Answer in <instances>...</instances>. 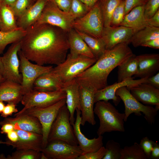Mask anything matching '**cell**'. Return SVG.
I'll use <instances>...</instances> for the list:
<instances>
[{
    "label": "cell",
    "instance_id": "6da1fadb",
    "mask_svg": "<svg viewBox=\"0 0 159 159\" xmlns=\"http://www.w3.org/2000/svg\"><path fill=\"white\" fill-rule=\"evenodd\" d=\"M26 30L21 50L29 60L40 65H57L65 60L69 49L67 32L49 24L37 23Z\"/></svg>",
    "mask_w": 159,
    "mask_h": 159
},
{
    "label": "cell",
    "instance_id": "7a4b0ae2",
    "mask_svg": "<svg viewBox=\"0 0 159 159\" xmlns=\"http://www.w3.org/2000/svg\"><path fill=\"white\" fill-rule=\"evenodd\" d=\"M128 44L123 43L105 50L94 64L75 78L79 85L95 92L107 86V78L111 72L133 55Z\"/></svg>",
    "mask_w": 159,
    "mask_h": 159
},
{
    "label": "cell",
    "instance_id": "3957f363",
    "mask_svg": "<svg viewBox=\"0 0 159 159\" xmlns=\"http://www.w3.org/2000/svg\"><path fill=\"white\" fill-rule=\"evenodd\" d=\"M95 103L94 112L100 120L97 131L98 136L113 131L125 132L124 113H120L108 101L101 100Z\"/></svg>",
    "mask_w": 159,
    "mask_h": 159
},
{
    "label": "cell",
    "instance_id": "277c9868",
    "mask_svg": "<svg viewBox=\"0 0 159 159\" xmlns=\"http://www.w3.org/2000/svg\"><path fill=\"white\" fill-rule=\"evenodd\" d=\"M97 60L95 58L69 53L63 62L53 67L49 73L63 84L75 79Z\"/></svg>",
    "mask_w": 159,
    "mask_h": 159
},
{
    "label": "cell",
    "instance_id": "5b68a950",
    "mask_svg": "<svg viewBox=\"0 0 159 159\" xmlns=\"http://www.w3.org/2000/svg\"><path fill=\"white\" fill-rule=\"evenodd\" d=\"M115 94L119 96L124 104L125 110L124 121L126 122L131 114L138 116L144 115V117L149 124L152 125L155 122V118L159 108L151 105L143 104L137 100L131 94L126 86L121 87L116 91Z\"/></svg>",
    "mask_w": 159,
    "mask_h": 159
},
{
    "label": "cell",
    "instance_id": "8992f818",
    "mask_svg": "<svg viewBox=\"0 0 159 159\" xmlns=\"http://www.w3.org/2000/svg\"><path fill=\"white\" fill-rule=\"evenodd\" d=\"M55 140H62L74 145H78L70 123L69 112L66 104L60 109L48 135V142Z\"/></svg>",
    "mask_w": 159,
    "mask_h": 159
},
{
    "label": "cell",
    "instance_id": "52a82bcc",
    "mask_svg": "<svg viewBox=\"0 0 159 159\" xmlns=\"http://www.w3.org/2000/svg\"><path fill=\"white\" fill-rule=\"evenodd\" d=\"M72 28L97 38H101L104 26L99 1L82 17L75 20Z\"/></svg>",
    "mask_w": 159,
    "mask_h": 159
},
{
    "label": "cell",
    "instance_id": "ba28073f",
    "mask_svg": "<svg viewBox=\"0 0 159 159\" xmlns=\"http://www.w3.org/2000/svg\"><path fill=\"white\" fill-rule=\"evenodd\" d=\"M76 18L69 12L60 9L52 0H47L41 16L35 23L47 24L68 32Z\"/></svg>",
    "mask_w": 159,
    "mask_h": 159
},
{
    "label": "cell",
    "instance_id": "9c48e42d",
    "mask_svg": "<svg viewBox=\"0 0 159 159\" xmlns=\"http://www.w3.org/2000/svg\"><path fill=\"white\" fill-rule=\"evenodd\" d=\"M66 102L65 98L47 107H33L27 109L19 115L32 116L39 120L42 128L43 149L46 147L47 144L48 137L52 125L60 109L66 104Z\"/></svg>",
    "mask_w": 159,
    "mask_h": 159
},
{
    "label": "cell",
    "instance_id": "30bf717a",
    "mask_svg": "<svg viewBox=\"0 0 159 159\" xmlns=\"http://www.w3.org/2000/svg\"><path fill=\"white\" fill-rule=\"evenodd\" d=\"M66 94L62 89L52 91H42L33 89L24 95L21 101L24 107L16 112L14 116H18L26 110L33 107H43L54 104L66 98Z\"/></svg>",
    "mask_w": 159,
    "mask_h": 159
},
{
    "label": "cell",
    "instance_id": "8fae6325",
    "mask_svg": "<svg viewBox=\"0 0 159 159\" xmlns=\"http://www.w3.org/2000/svg\"><path fill=\"white\" fill-rule=\"evenodd\" d=\"M20 60L19 72L22 77L21 84L23 95L33 89L34 82L41 75L49 72L51 65H40L32 63L23 54L21 50L18 52Z\"/></svg>",
    "mask_w": 159,
    "mask_h": 159
},
{
    "label": "cell",
    "instance_id": "7c38bea8",
    "mask_svg": "<svg viewBox=\"0 0 159 159\" xmlns=\"http://www.w3.org/2000/svg\"><path fill=\"white\" fill-rule=\"evenodd\" d=\"M21 40L11 44L1 57L3 65V76L5 80L21 84V75L19 72L20 60L18 52L21 49Z\"/></svg>",
    "mask_w": 159,
    "mask_h": 159
},
{
    "label": "cell",
    "instance_id": "4fadbf2b",
    "mask_svg": "<svg viewBox=\"0 0 159 159\" xmlns=\"http://www.w3.org/2000/svg\"><path fill=\"white\" fill-rule=\"evenodd\" d=\"M43 152L48 159H77L82 152L78 145L55 140L48 142Z\"/></svg>",
    "mask_w": 159,
    "mask_h": 159
},
{
    "label": "cell",
    "instance_id": "5bb4252c",
    "mask_svg": "<svg viewBox=\"0 0 159 159\" xmlns=\"http://www.w3.org/2000/svg\"><path fill=\"white\" fill-rule=\"evenodd\" d=\"M135 33L133 29L121 25L104 27L101 39L106 50L109 49L120 43L129 44L131 38Z\"/></svg>",
    "mask_w": 159,
    "mask_h": 159
},
{
    "label": "cell",
    "instance_id": "9a60e30c",
    "mask_svg": "<svg viewBox=\"0 0 159 159\" xmlns=\"http://www.w3.org/2000/svg\"><path fill=\"white\" fill-rule=\"evenodd\" d=\"M76 117L72 125L74 133L78 145L82 152V154L96 151L103 146V137L98 136L97 138L92 139L87 138L81 130V112L77 109L76 110Z\"/></svg>",
    "mask_w": 159,
    "mask_h": 159
},
{
    "label": "cell",
    "instance_id": "2e32d148",
    "mask_svg": "<svg viewBox=\"0 0 159 159\" xmlns=\"http://www.w3.org/2000/svg\"><path fill=\"white\" fill-rule=\"evenodd\" d=\"M147 78L135 80L132 77L121 82H115L111 85H108L95 92V103L99 101H108L111 100L115 105L117 106L121 100L120 98L115 94L118 88L124 86L129 87L142 83H146Z\"/></svg>",
    "mask_w": 159,
    "mask_h": 159
},
{
    "label": "cell",
    "instance_id": "e0dca14e",
    "mask_svg": "<svg viewBox=\"0 0 159 159\" xmlns=\"http://www.w3.org/2000/svg\"><path fill=\"white\" fill-rule=\"evenodd\" d=\"M95 92L89 88L79 85L80 103L81 112V125L84 126L88 122L95 125L94 112Z\"/></svg>",
    "mask_w": 159,
    "mask_h": 159
},
{
    "label": "cell",
    "instance_id": "ac0fdd59",
    "mask_svg": "<svg viewBox=\"0 0 159 159\" xmlns=\"http://www.w3.org/2000/svg\"><path fill=\"white\" fill-rule=\"evenodd\" d=\"M18 136V140L12 142L6 141V144L16 150L32 149L41 152L43 149L42 134L21 130H14Z\"/></svg>",
    "mask_w": 159,
    "mask_h": 159
},
{
    "label": "cell",
    "instance_id": "d6986e66",
    "mask_svg": "<svg viewBox=\"0 0 159 159\" xmlns=\"http://www.w3.org/2000/svg\"><path fill=\"white\" fill-rule=\"evenodd\" d=\"M127 87L132 95L142 103L159 108V89L145 83Z\"/></svg>",
    "mask_w": 159,
    "mask_h": 159
},
{
    "label": "cell",
    "instance_id": "ffe728a7",
    "mask_svg": "<svg viewBox=\"0 0 159 159\" xmlns=\"http://www.w3.org/2000/svg\"><path fill=\"white\" fill-rule=\"evenodd\" d=\"M138 70L134 75L140 78H148L156 73L159 70V54H145L137 56Z\"/></svg>",
    "mask_w": 159,
    "mask_h": 159
},
{
    "label": "cell",
    "instance_id": "44dd1931",
    "mask_svg": "<svg viewBox=\"0 0 159 159\" xmlns=\"http://www.w3.org/2000/svg\"><path fill=\"white\" fill-rule=\"evenodd\" d=\"M5 123L12 124L14 130L31 132L42 135V125L38 119L32 116L21 114L15 117L6 118L0 122V125Z\"/></svg>",
    "mask_w": 159,
    "mask_h": 159
},
{
    "label": "cell",
    "instance_id": "7402d4cb",
    "mask_svg": "<svg viewBox=\"0 0 159 159\" xmlns=\"http://www.w3.org/2000/svg\"><path fill=\"white\" fill-rule=\"evenodd\" d=\"M62 89L66 93V104L69 112L70 123L72 126L75 120V111L76 109L80 110L79 85L75 79L64 84Z\"/></svg>",
    "mask_w": 159,
    "mask_h": 159
},
{
    "label": "cell",
    "instance_id": "603a6c76",
    "mask_svg": "<svg viewBox=\"0 0 159 159\" xmlns=\"http://www.w3.org/2000/svg\"><path fill=\"white\" fill-rule=\"evenodd\" d=\"M47 0H37L16 19L18 28L26 30L40 18Z\"/></svg>",
    "mask_w": 159,
    "mask_h": 159
},
{
    "label": "cell",
    "instance_id": "cb8c5ba5",
    "mask_svg": "<svg viewBox=\"0 0 159 159\" xmlns=\"http://www.w3.org/2000/svg\"><path fill=\"white\" fill-rule=\"evenodd\" d=\"M144 6H138L132 9L124 16L120 25L132 28L135 33L148 26L144 16Z\"/></svg>",
    "mask_w": 159,
    "mask_h": 159
},
{
    "label": "cell",
    "instance_id": "d4e9b609",
    "mask_svg": "<svg viewBox=\"0 0 159 159\" xmlns=\"http://www.w3.org/2000/svg\"><path fill=\"white\" fill-rule=\"evenodd\" d=\"M23 96L20 84L5 80L0 84V100L16 104Z\"/></svg>",
    "mask_w": 159,
    "mask_h": 159
},
{
    "label": "cell",
    "instance_id": "484cf974",
    "mask_svg": "<svg viewBox=\"0 0 159 159\" xmlns=\"http://www.w3.org/2000/svg\"><path fill=\"white\" fill-rule=\"evenodd\" d=\"M67 34L70 54L95 58L85 42L74 29H71Z\"/></svg>",
    "mask_w": 159,
    "mask_h": 159
},
{
    "label": "cell",
    "instance_id": "4316f807",
    "mask_svg": "<svg viewBox=\"0 0 159 159\" xmlns=\"http://www.w3.org/2000/svg\"><path fill=\"white\" fill-rule=\"evenodd\" d=\"M63 84L49 72L38 77L34 83L33 89L42 91L52 92L62 90Z\"/></svg>",
    "mask_w": 159,
    "mask_h": 159
},
{
    "label": "cell",
    "instance_id": "83f0119b",
    "mask_svg": "<svg viewBox=\"0 0 159 159\" xmlns=\"http://www.w3.org/2000/svg\"><path fill=\"white\" fill-rule=\"evenodd\" d=\"M16 19L11 6L1 3L0 5V31L11 32L18 29Z\"/></svg>",
    "mask_w": 159,
    "mask_h": 159
},
{
    "label": "cell",
    "instance_id": "f1b7e54d",
    "mask_svg": "<svg viewBox=\"0 0 159 159\" xmlns=\"http://www.w3.org/2000/svg\"><path fill=\"white\" fill-rule=\"evenodd\" d=\"M157 38H159V27L147 26L135 33L129 43L137 47L148 41Z\"/></svg>",
    "mask_w": 159,
    "mask_h": 159
},
{
    "label": "cell",
    "instance_id": "f546056e",
    "mask_svg": "<svg viewBox=\"0 0 159 159\" xmlns=\"http://www.w3.org/2000/svg\"><path fill=\"white\" fill-rule=\"evenodd\" d=\"M138 60L134 54L126 61L118 66L117 82L131 78L137 73Z\"/></svg>",
    "mask_w": 159,
    "mask_h": 159
},
{
    "label": "cell",
    "instance_id": "4dcf8cb0",
    "mask_svg": "<svg viewBox=\"0 0 159 159\" xmlns=\"http://www.w3.org/2000/svg\"><path fill=\"white\" fill-rule=\"evenodd\" d=\"M85 42L97 60L106 50L105 44L101 38H97L75 29Z\"/></svg>",
    "mask_w": 159,
    "mask_h": 159
},
{
    "label": "cell",
    "instance_id": "1f68e13d",
    "mask_svg": "<svg viewBox=\"0 0 159 159\" xmlns=\"http://www.w3.org/2000/svg\"><path fill=\"white\" fill-rule=\"evenodd\" d=\"M26 33V31L21 28L9 32L0 31V54L8 45L21 40Z\"/></svg>",
    "mask_w": 159,
    "mask_h": 159
},
{
    "label": "cell",
    "instance_id": "d6a6232c",
    "mask_svg": "<svg viewBox=\"0 0 159 159\" xmlns=\"http://www.w3.org/2000/svg\"><path fill=\"white\" fill-rule=\"evenodd\" d=\"M122 0H100L99 1L104 27L111 26L113 12Z\"/></svg>",
    "mask_w": 159,
    "mask_h": 159
},
{
    "label": "cell",
    "instance_id": "836d02e7",
    "mask_svg": "<svg viewBox=\"0 0 159 159\" xmlns=\"http://www.w3.org/2000/svg\"><path fill=\"white\" fill-rule=\"evenodd\" d=\"M120 159H147V158L139 144L137 142L122 148Z\"/></svg>",
    "mask_w": 159,
    "mask_h": 159
},
{
    "label": "cell",
    "instance_id": "e575fe53",
    "mask_svg": "<svg viewBox=\"0 0 159 159\" xmlns=\"http://www.w3.org/2000/svg\"><path fill=\"white\" fill-rule=\"evenodd\" d=\"M105 147L106 151L102 159H120L122 148L119 143L113 140H110Z\"/></svg>",
    "mask_w": 159,
    "mask_h": 159
},
{
    "label": "cell",
    "instance_id": "d590c367",
    "mask_svg": "<svg viewBox=\"0 0 159 159\" xmlns=\"http://www.w3.org/2000/svg\"><path fill=\"white\" fill-rule=\"evenodd\" d=\"M41 152L32 149L16 150L6 159H39L40 158Z\"/></svg>",
    "mask_w": 159,
    "mask_h": 159
},
{
    "label": "cell",
    "instance_id": "8d00e7d4",
    "mask_svg": "<svg viewBox=\"0 0 159 159\" xmlns=\"http://www.w3.org/2000/svg\"><path fill=\"white\" fill-rule=\"evenodd\" d=\"M90 9L80 0H72L69 12L76 19L84 16Z\"/></svg>",
    "mask_w": 159,
    "mask_h": 159
},
{
    "label": "cell",
    "instance_id": "74e56055",
    "mask_svg": "<svg viewBox=\"0 0 159 159\" xmlns=\"http://www.w3.org/2000/svg\"><path fill=\"white\" fill-rule=\"evenodd\" d=\"M35 2L33 0H16L10 6L17 19L27 8Z\"/></svg>",
    "mask_w": 159,
    "mask_h": 159
},
{
    "label": "cell",
    "instance_id": "f35d334b",
    "mask_svg": "<svg viewBox=\"0 0 159 159\" xmlns=\"http://www.w3.org/2000/svg\"><path fill=\"white\" fill-rule=\"evenodd\" d=\"M124 1L122 0L114 10L112 16L111 26H120L125 15Z\"/></svg>",
    "mask_w": 159,
    "mask_h": 159
},
{
    "label": "cell",
    "instance_id": "ab89813d",
    "mask_svg": "<svg viewBox=\"0 0 159 159\" xmlns=\"http://www.w3.org/2000/svg\"><path fill=\"white\" fill-rule=\"evenodd\" d=\"M159 0H147L144 6V16L147 20L159 10Z\"/></svg>",
    "mask_w": 159,
    "mask_h": 159
},
{
    "label": "cell",
    "instance_id": "60d3db41",
    "mask_svg": "<svg viewBox=\"0 0 159 159\" xmlns=\"http://www.w3.org/2000/svg\"><path fill=\"white\" fill-rule=\"evenodd\" d=\"M106 151L105 147L102 146L96 151L82 154L77 159H102Z\"/></svg>",
    "mask_w": 159,
    "mask_h": 159
},
{
    "label": "cell",
    "instance_id": "b9f144b4",
    "mask_svg": "<svg viewBox=\"0 0 159 159\" xmlns=\"http://www.w3.org/2000/svg\"><path fill=\"white\" fill-rule=\"evenodd\" d=\"M154 142L147 137H143L140 140L139 145L142 148L147 159H149L150 156Z\"/></svg>",
    "mask_w": 159,
    "mask_h": 159
},
{
    "label": "cell",
    "instance_id": "7bdbcfd3",
    "mask_svg": "<svg viewBox=\"0 0 159 159\" xmlns=\"http://www.w3.org/2000/svg\"><path fill=\"white\" fill-rule=\"evenodd\" d=\"M147 1V0H125V16L134 8L145 5Z\"/></svg>",
    "mask_w": 159,
    "mask_h": 159
},
{
    "label": "cell",
    "instance_id": "ee69618b",
    "mask_svg": "<svg viewBox=\"0 0 159 159\" xmlns=\"http://www.w3.org/2000/svg\"><path fill=\"white\" fill-rule=\"evenodd\" d=\"M16 104L12 102H9L5 105L4 110L1 113V116L5 118L11 115L14 113H16L18 112V110L16 107Z\"/></svg>",
    "mask_w": 159,
    "mask_h": 159
},
{
    "label": "cell",
    "instance_id": "f6af8a7d",
    "mask_svg": "<svg viewBox=\"0 0 159 159\" xmlns=\"http://www.w3.org/2000/svg\"><path fill=\"white\" fill-rule=\"evenodd\" d=\"M57 6L62 10L69 12L72 0H52Z\"/></svg>",
    "mask_w": 159,
    "mask_h": 159
},
{
    "label": "cell",
    "instance_id": "bcb514c9",
    "mask_svg": "<svg viewBox=\"0 0 159 159\" xmlns=\"http://www.w3.org/2000/svg\"><path fill=\"white\" fill-rule=\"evenodd\" d=\"M145 83L148 84L153 87L159 89V73L147 78Z\"/></svg>",
    "mask_w": 159,
    "mask_h": 159
},
{
    "label": "cell",
    "instance_id": "7dc6e473",
    "mask_svg": "<svg viewBox=\"0 0 159 159\" xmlns=\"http://www.w3.org/2000/svg\"><path fill=\"white\" fill-rule=\"evenodd\" d=\"M149 26L159 27V10L150 18L147 19Z\"/></svg>",
    "mask_w": 159,
    "mask_h": 159
},
{
    "label": "cell",
    "instance_id": "c3c4849f",
    "mask_svg": "<svg viewBox=\"0 0 159 159\" xmlns=\"http://www.w3.org/2000/svg\"><path fill=\"white\" fill-rule=\"evenodd\" d=\"M141 46L149 47L155 49H159V38L154 39L148 41L142 44Z\"/></svg>",
    "mask_w": 159,
    "mask_h": 159
},
{
    "label": "cell",
    "instance_id": "681fc988",
    "mask_svg": "<svg viewBox=\"0 0 159 159\" xmlns=\"http://www.w3.org/2000/svg\"><path fill=\"white\" fill-rule=\"evenodd\" d=\"M159 158V144L157 142H154L153 149L149 159Z\"/></svg>",
    "mask_w": 159,
    "mask_h": 159
},
{
    "label": "cell",
    "instance_id": "f907efd6",
    "mask_svg": "<svg viewBox=\"0 0 159 159\" xmlns=\"http://www.w3.org/2000/svg\"><path fill=\"white\" fill-rule=\"evenodd\" d=\"M1 125L2 127L0 132L2 134H7L14 130L13 125L11 123H5Z\"/></svg>",
    "mask_w": 159,
    "mask_h": 159
},
{
    "label": "cell",
    "instance_id": "816d5d0a",
    "mask_svg": "<svg viewBox=\"0 0 159 159\" xmlns=\"http://www.w3.org/2000/svg\"><path fill=\"white\" fill-rule=\"evenodd\" d=\"M8 140L12 142H16L18 139V136L16 132L14 130L6 134Z\"/></svg>",
    "mask_w": 159,
    "mask_h": 159
},
{
    "label": "cell",
    "instance_id": "f5cc1de1",
    "mask_svg": "<svg viewBox=\"0 0 159 159\" xmlns=\"http://www.w3.org/2000/svg\"><path fill=\"white\" fill-rule=\"evenodd\" d=\"M90 9L97 2L100 0H80Z\"/></svg>",
    "mask_w": 159,
    "mask_h": 159
},
{
    "label": "cell",
    "instance_id": "db71d44e",
    "mask_svg": "<svg viewBox=\"0 0 159 159\" xmlns=\"http://www.w3.org/2000/svg\"><path fill=\"white\" fill-rule=\"evenodd\" d=\"M1 3L11 6L16 0H0Z\"/></svg>",
    "mask_w": 159,
    "mask_h": 159
},
{
    "label": "cell",
    "instance_id": "11a10c76",
    "mask_svg": "<svg viewBox=\"0 0 159 159\" xmlns=\"http://www.w3.org/2000/svg\"><path fill=\"white\" fill-rule=\"evenodd\" d=\"M3 73L4 69L3 65L1 60V57H0V74L3 76Z\"/></svg>",
    "mask_w": 159,
    "mask_h": 159
},
{
    "label": "cell",
    "instance_id": "9f6ffc18",
    "mask_svg": "<svg viewBox=\"0 0 159 159\" xmlns=\"http://www.w3.org/2000/svg\"><path fill=\"white\" fill-rule=\"evenodd\" d=\"M5 106L3 102L0 100V113H1L2 112Z\"/></svg>",
    "mask_w": 159,
    "mask_h": 159
},
{
    "label": "cell",
    "instance_id": "6f0895ef",
    "mask_svg": "<svg viewBox=\"0 0 159 159\" xmlns=\"http://www.w3.org/2000/svg\"><path fill=\"white\" fill-rule=\"evenodd\" d=\"M41 159H48L45 154L42 152H41L40 158Z\"/></svg>",
    "mask_w": 159,
    "mask_h": 159
},
{
    "label": "cell",
    "instance_id": "680465c9",
    "mask_svg": "<svg viewBox=\"0 0 159 159\" xmlns=\"http://www.w3.org/2000/svg\"><path fill=\"white\" fill-rule=\"evenodd\" d=\"M5 80L2 75L0 74V84Z\"/></svg>",
    "mask_w": 159,
    "mask_h": 159
},
{
    "label": "cell",
    "instance_id": "91938a15",
    "mask_svg": "<svg viewBox=\"0 0 159 159\" xmlns=\"http://www.w3.org/2000/svg\"><path fill=\"white\" fill-rule=\"evenodd\" d=\"M6 144V141H3L1 140H0V144Z\"/></svg>",
    "mask_w": 159,
    "mask_h": 159
},
{
    "label": "cell",
    "instance_id": "94428289",
    "mask_svg": "<svg viewBox=\"0 0 159 159\" xmlns=\"http://www.w3.org/2000/svg\"><path fill=\"white\" fill-rule=\"evenodd\" d=\"M34 2H35L37 0H33Z\"/></svg>",
    "mask_w": 159,
    "mask_h": 159
},
{
    "label": "cell",
    "instance_id": "6125c7cd",
    "mask_svg": "<svg viewBox=\"0 0 159 159\" xmlns=\"http://www.w3.org/2000/svg\"><path fill=\"white\" fill-rule=\"evenodd\" d=\"M1 0H0V5H1Z\"/></svg>",
    "mask_w": 159,
    "mask_h": 159
},
{
    "label": "cell",
    "instance_id": "be15d7a7",
    "mask_svg": "<svg viewBox=\"0 0 159 159\" xmlns=\"http://www.w3.org/2000/svg\"><path fill=\"white\" fill-rule=\"evenodd\" d=\"M124 0V1L125 0Z\"/></svg>",
    "mask_w": 159,
    "mask_h": 159
}]
</instances>
